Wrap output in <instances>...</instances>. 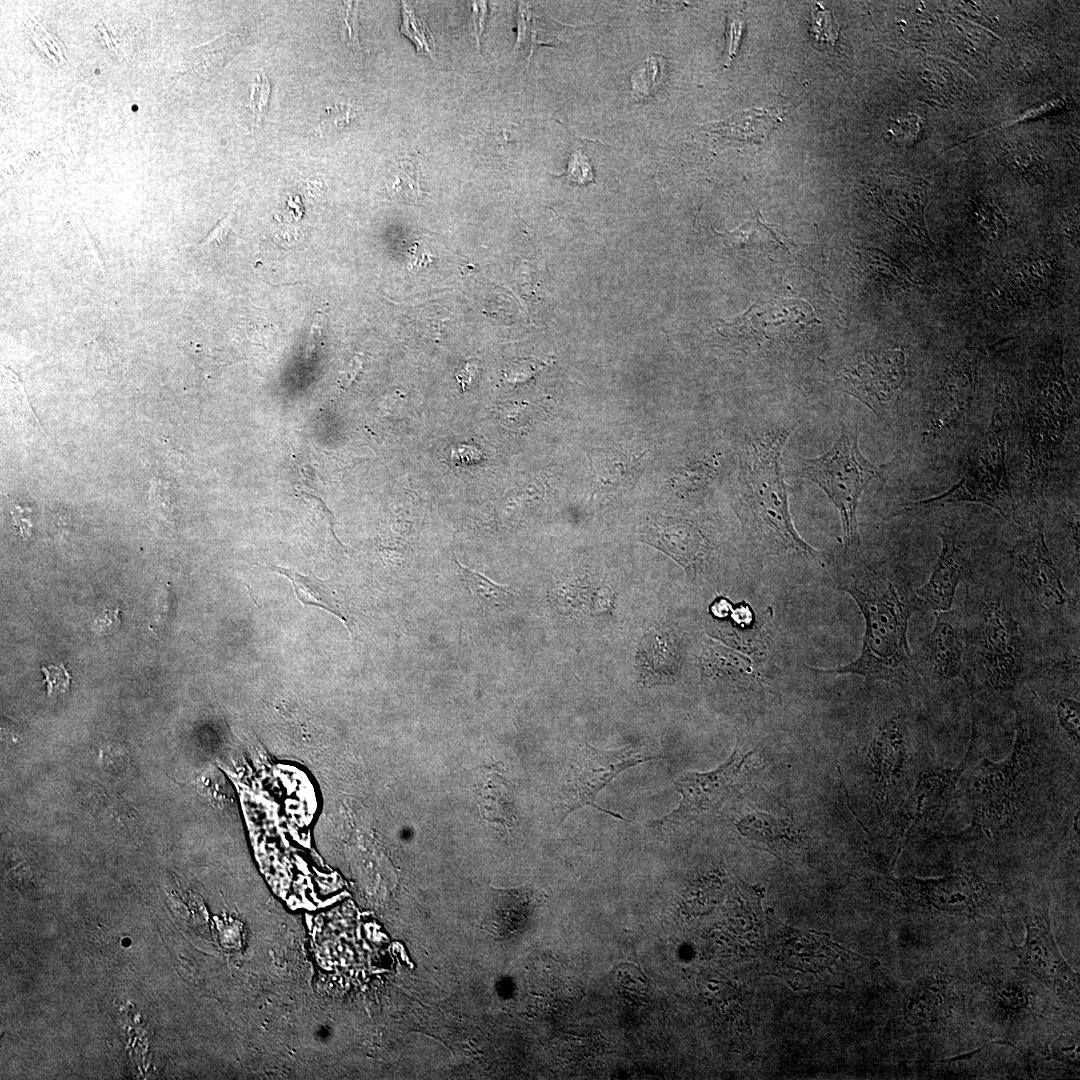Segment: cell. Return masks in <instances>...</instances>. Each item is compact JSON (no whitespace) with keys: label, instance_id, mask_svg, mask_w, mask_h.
<instances>
[{"label":"cell","instance_id":"obj_1","mask_svg":"<svg viewBox=\"0 0 1080 1080\" xmlns=\"http://www.w3.org/2000/svg\"><path fill=\"white\" fill-rule=\"evenodd\" d=\"M857 604L865 630L859 655L843 666L814 669L826 674H856L867 680L907 683L916 673L907 632L922 605L906 581L885 568H866L842 583Z\"/></svg>","mask_w":1080,"mask_h":1080},{"label":"cell","instance_id":"obj_2","mask_svg":"<svg viewBox=\"0 0 1080 1080\" xmlns=\"http://www.w3.org/2000/svg\"><path fill=\"white\" fill-rule=\"evenodd\" d=\"M1016 735L1008 757L995 763L984 758L975 769L969 798L970 825L948 838L956 841L994 840L1019 828L1033 798L1038 766L1037 733L1034 724L1016 711Z\"/></svg>","mask_w":1080,"mask_h":1080},{"label":"cell","instance_id":"obj_3","mask_svg":"<svg viewBox=\"0 0 1080 1080\" xmlns=\"http://www.w3.org/2000/svg\"><path fill=\"white\" fill-rule=\"evenodd\" d=\"M791 430L775 428L749 439L741 453L740 486L754 542L770 554L808 558L817 551L794 527L784 481L782 451Z\"/></svg>","mask_w":1080,"mask_h":1080},{"label":"cell","instance_id":"obj_4","mask_svg":"<svg viewBox=\"0 0 1080 1080\" xmlns=\"http://www.w3.org/2000/svg\"><path fill=\"white\" fill-rule=\"evenodd\" d=\"M1076 416L1061 344L1056 343L1035 361L1022 404L1027 475L1032 485H1042L1060 461Z\"/></svg>","mask_w":1080,"mask_h":1080},{"label":"cell","instance_id":"obj_5","mask_svg":"<svg viewBox=\"0 0 1080 1080\" xmlns=\"http://www.w3.org/2000/svg\"><path fill=\"white\" fill-rule=\"evenodd\" d=\"M964 680L975 691L1008 695L1024 670L1020 625L1000 598L983 602L965 627Z\"/></svg>","mask_w":1080,"mask_h":1080},{"label":"cell","instance_id":"obj_6","mask_svg":"<svg viewBox=\"0 0 1080 1080\" xmlns=\"http://www.w3.org/2000/svg\"><path fill=\"white\" fill-rule=\"evenodd\" d=\"M1006 392L998 394L985 433L970 448L959 480L941 495L915 501V507L972 502L989 506L1004 519L1016 522L1015 503L1006 464V445L1011 420Z\"/></svg>","mask_w":1080,"mask_h":1080},{"label":"cell","instance_id":"obj_7","mask_svg":"<svg viewBox=\"0 0 1080 1080\" xmlns=\"http://www.w3.org/2000/svg\"><path fill=\"white\" fill-rule=\"evenodd\" d=\"M880 472L881 469L861 453L857 429L844 425L828 451L799 463V476L820 487L838 510L846 553H856L860 547L859 502L866 487Z\"/></svg>","mask_w":1080,"mask_h":1080},{"label":"cell","instance_id":"obj_8","mask_svg":"<svg viewBox=\"0 0 1080 1080\" xmlns=\"http://www.w3.org/2000/svg\"><path fill=\"white\" fill-rule=\"evenodd\" d=\"M886 884L898 904L910 911L971 919L991 904L994 892L981 876L963 869L939 878L908 876Z\"/></svg>","mask_w":1080,"mask_h":1080},{"label":"cell","instance_id":"obj_9","mask_svg":"<svg viewBox=\"0 0 1080 1080\" xmlns=\"http://www.w3.org/2000/svg\"><path fill=\"white\" fill-rule=\"evenodd\" d=\"M660 757L641 747L602 750L589 744L583 745L571 758L559 785L558 809L561 819L587 805L605 811L595 801L608 783L626 769Z\"/></svg>","mask_w":1080,"mask_h":1080},{"label":"cell","instance_id":"obj_10","mask_svg":"<svg viewBox=\"0 0 1080 1080\" xmlns=\"http://www.w3.org/2000/svg\"><path fill=\"white\" fill-rule=\"evenodd\" d=\"M1026 937L1008 947L1017 957V969L1027 971L1062 1002L1078 1007L1079 976L1064 959L1052 933L1048 903L1023 914Z\"/></svg>","mask_w":1080,"mask_h":1080},{"label":"cell","instance_id":"obj_11","mask_svg":"<svg viewBox=\"0 0 1080 1080\" xmlns=\"http://www.w3.org/2000/svg\"><path fill=\"white\" fill-rule=\"evenodd\" d=\"M751 752L737 746L718 768L704 772H684L675 780L682 799L676 809L655 823L660 826L682 825L717 813L739 789L748 775Z\"/></svg>","mask_w":1080,"mask_h":1080},{"label":"cell","instance_id":"obj_12","mask_svg":"<svg viewBox=\"0 0 1080 1080\" xmlns=\"http://www.w3.org/2000/svg\"><path fill=\"white\" fill-rule=\"evenodd\" d=\"M971 750L972 739L957 768H930L919 774L898 814L899 851L911 838L937 833L954 797L957 783L968 766Z\"/></svg>","mask_w":1080,"mask_h":1080},{"label":"cell","instance_id":"obj_13","mask_svg":"<svg viewBox=\"0 0 1080 1080\" xmlns=\"http://www.w3.org/2000/svg\"><path fill=\"white\" fill-rule=\"evenodd\" d=\"M905 375V354L889 349L856 356L842 369L838 381L845 392L881 416L896 397Z\"/></svg>","mask_w":1080,"mask_h":1080},{"label":"cell","instance_id":"obj_14","mask_svg":"<svg viewBox=\"0 0 1080 1080\" xmlns=\"http://www.w3.org/2000/svg\"><path fill=\"white\" fill-rule=\"evenodd\" d=\"M977 368L975 355L966 351L948 364L928 407L925 428L928 435H941L964 421L975 394Z\"/></svg>","mask_w":1080,"mask_h":1080},{"label":"cell","instance_id":"obj_15","mask_svg":"<svg viewBox=\"0 0 1080 1080\" xmlns=\"http://www.w3.org/2000/svg\"><path fill=\"white\" fill-rule=\"evenodd\" d=\"M1017 576L1034 601L1051 614H1060L1070 602L1041 527L1013 551Z\"/></svg>","mask_w":1080,"mask_h":1080},{"label":"cell","instance_id":"obj_16","mask_svg":"<svg viewBox=\"0 0 1080 1080\" xmlns=\"http://www.w3.org/2000/svg\"><path fill=\"white\" fill-rule=\"evenodd\" d=\"M934 614L932 629L920 641L922 666L935 680L964 679V623L952 609Z\"/></svg>","mask_w":1080,"mask_h":1080},{"label":"cell","instance_id":"obj_17","mask_svg":"<svg viewBox=\"0 0 1080 1080\" xmlns=\"http://www.w3.org/2000/svg\"><path fill=\"white\" fill-rule=\"evenodd\" d=\"M941 548L928 580L915 589L922 607L934 612L952 609L958 586L968 577L970 569L964 548L957 533L944 526L940 533Z\"/></svg>","mask_w":1080,"mask_h":1080},{"label":"cell","instance_id":"obj_18","mask_svg":"<svg viewBox=\"0 0 1080 1080\" xmlns=\"http://www.w3.org/2000/svg\"><path fill=\"white\" fill-rule=\"evenodd\" d=\"M642 540L664 551L687 571L701 565L707 547L703 534L694 523L667 516L649 518Z\"/></svg>","mask_w":1080,"mask_h":1080},{"label":"cell","instance_id":"obj_19","mask_svg":"<svg viewBox=\"0 0 1080 1080\" xmlns=\"http://www.w3.org/2000/svg\"><path fill=\"white\" fill-rule=\"evenodd\" d=\"M956 1002V992L947 979L942 976L923 977L905 997V1020L914 1027L922 1028L945 1023Z\"/></svg>","mask_w":1080,"mask_h":1080},{"label":"cell","instance_id":"obj_20","mask_svg":"<svg viewBox=\"0 0 1080 1080\" xmlns=\"http://www.w3.org/2000/svg\"><path fill=\"white\" fill-rule=\"evenodd\" d=\"M740 833L756 846L776 856L794 859L805 853L806 843L790 819L754 812L737 824Z\"/></svg>","mask_w":1080,"mask_h":1080},{"label":"cell","instance_id":"obj_21","mask_svg":"<svg viewBox=\"0 0 1080 1080\" xmlns=\"http://www.w3.org/2000/svg\"><path fill=\"white\" fill-rule=\"evenodd\" d=\"M819 322L811 306L803 300L782 299L761 308L753 306L734 323L721 327L726 331L764 327L773 331L772 335H794L811 323Z\"/></svg>","mask_w":1080,"mask_h":1080},{"label":"cell","instance_id":"obj_22","mask_svg":"<svg viewBox=\"0 0 1080 1080\" xmlns=\"http://www.w3.org/2000/svg\"><path fill=\"white\" fill-rule=\"evenodd\" d=\"M1055 261L1044 254H1033L1016 261L1006 271L1007 293L1012 300L1032 301L1046 294L1054 284Z\"/></svg>","mask_w":1080,"mask_h":1080},{"label":"cell","instance_id":"obj_23","mask_svg":"<svg viewBox=\"0 0 1080 1080\" xmlns=\"http://www.w3.org/2000/svg\"><path fill=\"white\" fill-rule=\"evenodd\" d=\"M783 112L777 107L753 108L737 112L717 122L706 124L708 131L741 142L761 143L781 123Z\"/></svg>","mask_w":1080,"mask_h":1080},{"label":"cell","instance_id":"obj_24","mask_svg":"<svg viewBox=\"0 0 1080 1080\" xmlns=\"http://www.w3.org/2000/svg\"><path fill=\"white\" fill-rule=\"evenodd\" d=\"M531 2H520L517 13L518 34L514 51H528L529 60L534 49L540 45H556L566 26L548 17L537 5Z\"/></svg>","mask_w":1080,"mask_h":1080},{"label":"cell","instance_id":"obj_25","mask_svg":"<svg viewBox=\"0 0 1080 1080\" xmlns=\"http://www.w3.org/2000/svg\"><path fill=\"white\" fill-rule=\"evenodd\" d=\"M640 658L641 677L647 685L670 683L679 670L680 656L667 633L647 635Z\"/></svg>","mask_w":1080,"mask_h":1080},{"label":"cell","instance_id":"obj_26","mask_svg":"<svg viewBox=\"0 0 1080 1080\" xmlns=\"http://www.w3.org/2000/svg\"><path fill=\"white\" fill-rule=\"evenodd\" d=\"M287 577L294 588L298 600L306 606H316L336 615L350 629V621L340 599L325 581L314 575H303L298 571L277 565L261 566Z\"/></svg>","mask_w":1080,"mask_h":1080},{"label":"cell","instance_id":"obj_27","mask_svg":"<svg viewBox=\"0 0 1080 1080\" xmlns=\"http://www.w3.org/2000/svg\"><path fill=\"white\" fill-rule=\"evenodd\" d=\"M726 242L735 249L754 250L772 253L788 250V239L764 223L759 214L737 229L721 234Z\"/></svg>","mask_w":1080,"mask_h":1080},{"label":"cell","instance_id":"obj_28","mask_svg":"<svg viewBox=\"0 0 1080 1080\" xmlns=\"http://www.w3.org/2000/svg\"><path fill=\"white\" fill-rule=\"evenodd\" d=\"M241 45L237 34H224L210 43L194 48L189 56V65L198 74H214L237 53Z\"/></svg>","mask_w":1080,"mask_h":1080},{"label":"cell","instance_id":"obj_29","mask_svg":"<svg viewBox=\"0 0 1080 1080\" xmlns=\"http://www.w3.org/2000/svg\"><path fill=\"white\" fill-rule=\"evenodd\" d=\"M385 185L390 197L398 202L416 204L425 195L420 172L410 160L393 164L387 172Z\"/></svg>","mask_w":1080,"mask_h":1080},{"label":"cell","instance_id":"obj_30","mask_svg":"<svg viewBox=\"0 0 1080 1080\" xmlns=\"http://www.w3.org/2000/svg\"><path fill=\"white\" fill-rule=\"evenodd\" d=\"M465 585L478 601L490 609H501L512 599V592L486 576L469 569L454 559Z\"/></svg>","mask_w":1080,"mask_h":1080},{"label":"cell","instance_id":"obj_31","mask_svg":"<svg viewBox=\"0 0 1080 1080\" xmlns=\"http://www.w3.org/2000/svg\"><path fill=\"white\" fill-rule=\"evenodd\" d=\"M610 983L625 1001L640 1005L647 1002L649 985L643 972L632 963H620L610 973Z\"/></svg>","mask_w":1080,"mask_h":1080},{"label":"cell","instance_id":"obj_32","mask_svg":"<svg viewBox=\"0 0 1080 1080\" xmlns=\"http://www.w3.org/2000/svg\"><path fill=\"white\" fill-rule=\"evenodd\" d=\"M969 216L972 226L986 241L996 242L1006 234V220L996 203L989 199L978 198L973 200Z\"/></svg>","mask_w":1080,"mask_h":1080},{"label":"cell","instance_id":"obj_33","mask_svg":"<svg viewBox=\"0 0 1080 1080\" xmlns=\"http://www.w3.org/2000/svg\"><path fill=\"white\" fill-rule=\"evenodd\" d=\"M865 261L870 270L899 286L917 287L923 285L906 266L893 260L885 253L875 249L865 250Z\"/></svg>","mask_w":1080,"mask_h":1080},{"label":"cell","instance_id":"obj_34","mask_svg":"<svg viewBox=\"0 0 1080 1080\" xmlns=\"http://www.w3.org/2000/svg\"><path fill=\"white\" fill-rule=\"evenodd\" d=\"M664 59L653 54L644 59L631 75L633 93L640 99L648 98L662 80Z\"/></svg>","mask_w":1080,"mask_h":1080},{"label":"cell","instance_id":"obj_35","mask_svg":"<svg viewBox=\"0 0 1080 1080\" xmlns=\"http://www.w3.org/2000/svg\"><path fill=\"white\" fill-rule=\"evenodd\" d=\"M400 32L414 43L417 53L433 57L436 50L432 33L425 21L420 19L406 2H402Z\"/></svg>","mask_w":1080,"mask_h":1080},{"label":"cell","instance_id":"obj_36","mask_svg":"<svg viewBox=\"0 0 1080 1080\" xmlns=\"http://www.w3.org/2000/svg\"><path fill=\"white\" fill-rule=\"evenodd\" d=\"M991 990L994 1002L1002 1009L1018 1011L1029 1003L1027 990L1011 978L993 979Z\"/></svg>","mask_w":1080,"mask_h":1080},{"label":"cell","instance_id":"obj_37","mask_svg":"<svg viewBox=\"0 0 1080 1080\" xmlns=\"http://www.w3.org/2000/svg\"><path fill=\"white\" fill-rule=\"evenodd\" d=\"M809 33L819 45L834 46L840 37V29L830 10L816 3L812 10Z\"/></svg>","mask_w":1080,"mask_h":1080},{"label":"cell","instance_id":"obj_38","mask_svg":"<svg viewBox=\"0 0 1080 1080\" xmlns=\"http://www.w3.org/2000/svg\"><path fill=\"white\" fill-rule=\"evenodd\" d=\"M921 123L916 114L905 113L892 118L887 123L886 136L899 145L913 143L920 133Z\"/></svg>","mask_w":1080,"mask_h":1080},{"label":"cell","instance_id":"obj_39","mask_svg":"<svg viewBox=\"0 0 1080 1080\" xmlns=\"http://www.w3.org/2000/svg\"><path fill=\"white\" fill-rule=\"evenodd\" d=\"M1056 716L1060 727L1067 733L1072 741L1079 744L1080 706L1078 700L1063 697L1057 700Z\"/></svg>","mask_w":1080,"mask_h":1080},{"label":"cell","instance_id":"obj_40","mask_svg":"<svg viewBox=\"0 0 1080 1080\" xmlns=\"http://www.w3.org/2000/svg\"><path fill=\"white\" fill-rule=\"evenodd\" d=\"M565 176L568 182L575 185L593 182L594 172L588 155L581 150H575L570 156Z\"/></svg>","mask_w":1080,"mask_h":1080},{"label":"cell","instance_id":"obj_41","mask_svg":"<svg viewBox=\"0 0 1080 1080\" xmlns=\"http://www.w3.org/2000/svg\"><path fill=\"white\" fill-rule=\"evenodd\" d=\"M744 27H745V20H744V17L742 16L741 13L733 12V11L728 13L727 26H726L727 49H726V56H725V59H724V66L725 67H728L731 64L732 60L734 59V57L736 56V54L738 52L740 42H741V39H742V35H743V32H744Z\"/></svg>","mask_w":1080,"mask_h":1080},{"label":"cell","instance_id":"obj_42","mask_svg":"<svg viewBox=\"0 0 1080 1080\" xmlns=\"http://www.w3.org/2000/svg\"><path fill=\"white\" fill-rule=\"evenodd\" d=\"M41 670L45 676L43 682L47 686L49 696L64 694L69 690L71 676L63 663L58 666L42 667Z\"/></svg>","mask_w":1080,"mask_h":1080},{"label":"cell","instance_id":"obj_43","mask_svg":"<svg viewBox=\"0 0 1080 1080\" xmlns=\"http://www.w3.org/2000/svg\"><path fill=\"white\" fill-rule=\"evenodd\" d=\"M1078 1048V1036H1060L1051 1046V1055L1059 1061L1079 1067Z\"/></svg>","mask_w":1080,"mask_h":1080},{"label":"cell","instance_id":"obj_44","mask_svg":"<svg viewBox=\"0 0 1080 1080\" xmlns=\"http://www.w3.org/2000/svg\"><path fill=\"white\" fill-rule=\"evenodd\" d=\"M150 502L153 508L168 520L173 513V497L169 486L165 482L155 478L151 483Z\"/></svg>","mask_w":1080,"mask_h":1080},{"label":"cell","instance_id":"obj_45","mask_svg":"<svg viewBox=\"0 0 1080 1080\" xmlns=\"http://www.w3.org/2000/svg\"><path fill=\"white\" fill-rule=\"evenodd\" d=\"M270 95V83L265 74L258 76V81L252 87L251 109L258 121L262 120L268 106Z\"/></svg>","mask_w":1080,"mask_h":1080},{"label":"cell","instance_id":"obj_46","mask_svg":"<svg viewBox=\"0 0 1080 1080\" xmlns=\"http://www.w3.org/2000/svg\"><path fill=\"white\" fill-rule=\"evenodd\" d=\"M120 610L104 609L93 621L92 629L100 636L114 633L120 626Z\"/></svg>","mask_w":1080,"mask_h":1080},{"label":"cell","instance_id":"obj_47","mask_svg":"<svg viewBox=\"0 0 1080 1080\" xmlns=\"http://www.w3.org/2000/svg\"><path fill=\"white\" fill-rule=\"evenodd\" d=\"M233 225V212H230L219 224L210 232V234L200 242L198 245L202 248L205 247H220L227 242Z\"/></svg>","mask_w":1080,"mask_h":1080},{"label":"cell","instance_id":"obj_48","mask_svg":"<svg viewBox=\"0 0 1080 1080\" xmlns=\"http://www.w3.org/2000/svg\"><path fill=\"white\" fill-rule=\"evenodd\" d=\"M324 329H325V315L322 314L321 312H316V314L314 316V319L312 321V324H311L309 337H308L307 345H306V357L307 358L311 357L316 352L319 345L322 343V340L324 338Z\"/></svg>","mask_w":1080,"mask_h":1080},{"label":"cell","instance_id":"obj_49","mask_svg":"<svg viewBox=\"0 0 1080 1080\" xmlns=\"http://www.w3.org/2000/svg\"><path fill=\"white\" fill-rule=\"evenodd\" d=\"M352 2H347L346 16L342 34L344 39L354 48H359L357 11Z\"/></svg>","mask_w":1080,"mask_h":1080},{"label":"cell","instance_id":"obj_50","mask_svg":"<svg viewBox=\"0 0 1080 1080\" xmlns=\"http://www.w3.org/2000/svg\"><path fill=\"white\" fill-rule=\"evenodd\" d=\"M729 606L730 604L725 599H721L719 601H716L713 604L712 608L715 615L719 617H724L729 612Z\"/></svg>","mask_w":1080,"mask_h":1080}]
</instances>
